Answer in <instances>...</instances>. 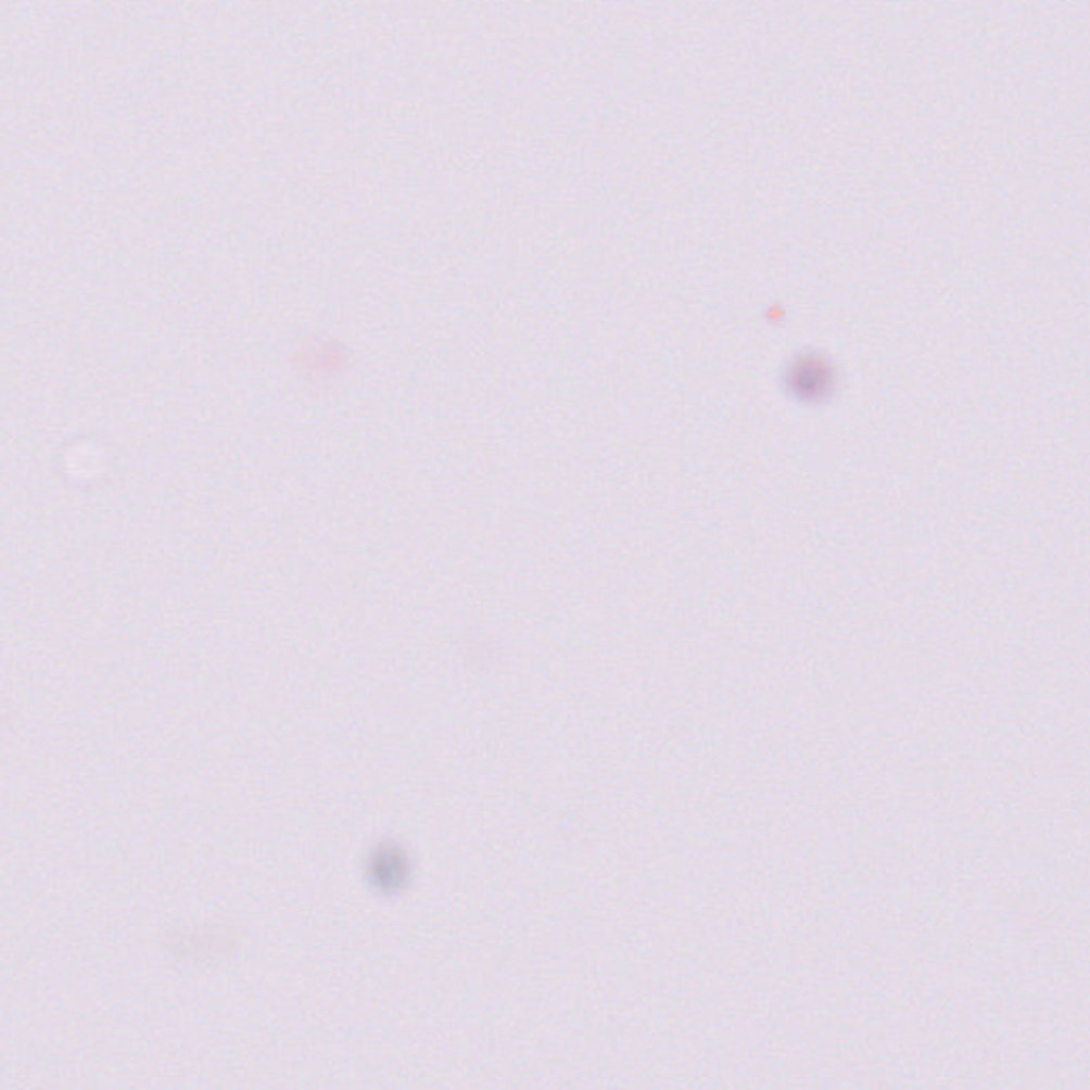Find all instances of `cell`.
<instances>
[{"mask_svg":"<svg viewBox=\"0 0 1090 1090\" xmlns=\"http://www.w3.org/2000/svg\"><path fill=\"white\" fill-rule=\"evenodd\" d=\"M367 872H369L373 886L392 892L407 882L409 859L403 854V850H396L394 846L380 848L371 854Z\"/></svg>","mask_w":1090,"mask_h":1090,"instance_id":"1","label":"cell"}]
</instances>
